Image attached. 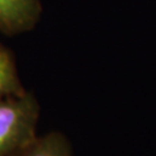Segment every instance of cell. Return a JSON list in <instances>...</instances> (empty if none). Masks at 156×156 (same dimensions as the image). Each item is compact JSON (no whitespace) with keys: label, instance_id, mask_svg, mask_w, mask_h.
<instances>
[{"label":"cell","instance_id":"3","mask_svg":"<svg viewBox=\"0 0 156 156\" xmlns=\"http://www.w3.org/2000/svg\"><path fill=\"white\" fill-rule=\"evenodd\" d=\"M15 156H74L71 141L60 131L37 135Z\"/></svg>","mask_w":156,"mask_h":156},{"label":"cell","instance_id":"1","mask_svg":"<svg viewBox=\"0 0 156 156\" xmlns=\"http://www.w3.org/2000/svg\"><path fill=\"white\" fill-rule=\"evenodd\" d=\"M41 105L34 93L0 98V156H15L38 134Z\"/></svg>","mask_w":156,"mask_h":156},{"label":"cell","instance_id":"4","mask_svg":"<svg viewBox=\"0 0 156 156\" xmlns=\"http://www.w3.org/2000/svg\"><path fill=\"white\" fill-rule=\"evenodd\" d=\"M26 90L13 52L0 43V98L17 96Z\"/></svg>","mask_w":156,"mask_h":156},{"label":"cell","instance_id":"2","mask_svg":"<svg viewBox=\"0 0 156 156\" xmlns=\"http://www.w3.org/2000/svg\"><path fill=\"white\" fill-rule=\"evenodd\" d=\"M42 12V0H0V33L17 36L31 31Z\"/></svg>","mask_w":156,"mask_h":156}]
</instances>
